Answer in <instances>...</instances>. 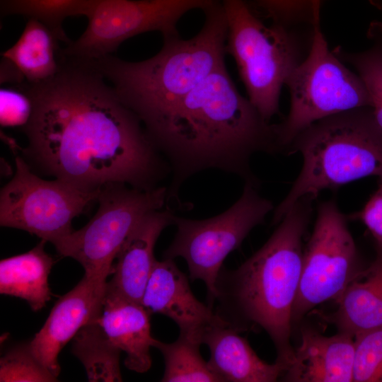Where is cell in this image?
Instances as JSON below:
<instances>
[{"label": "cell", "mask_w": 382, "mask_h": 382, "mask_svg": "<svg viewBox=\"0 0 382 382\" xmlns=\"http://www.w3.org/2000/svg\"><path fill=\"white\" fill-rule=\"evenodd\" d=\"M63 57L51 79L18 85L33 104L25 154L45 173L86 190L158 187L170 166L140 120L91 65Z\"/></svg>", "instance_id": "6da1fadb"}, {"label": "cell", "mask_w": 382, "mask_h": 382, "mask_svg": "<svg viewBox=\"0 0 382 382\" xmlns=\"http://www.w3.org/2000/svg\"><path fill=\"white\" fill-rule=\"evenodd\" d=\"M145 127L173 172L166 202L178 200L183 183L208 169L236 175L258 188L251 158L280 153L274 125L239 93L226 65Z\"/></svg>", "instance_id": "7a4b0ae2"}, {"label": "cell", "mask_w": 382, "mask_h": 382, "mask_svg": "<svg viewBox=\"0 0 382 382\" xmlns=\"http://www.w3.org/2000/svg\"><path fill=\"white\" fill-rule=\"evenodd\" d=\"M313 201L310 197L299 199L265 243L238 268L222 267L216 282L214 314L240 332L265 330L275 347L276 361L287 366L294 353L290 342L292 311Z\"/></svg>", "instance_id": "3957f363"}, {"label": "cell", "mask_w": 382, "mask_h": 382, "mask_svg": "<svg viewBox=\"0 0 382 382\" xmlns=\"http://www.w3.org/2000/svg\"><path fill=\"white\" fill-rule=\"evenodd\" d=\"M204 24L194 37H164L150 59L127 62L110 54L84 60L112 83L123 104L145 127L226 65L227 21L220 0L203 11Z\"/></svg>", "instance_id": "277c9868"}, {"label": "cell", "mask_w": 382, "mask_h": 382, "mask_svg": "<svg viewBox=\"0 0 382 382\" xmlns=\"http://www.w3.org/2000/svg\"><path fill=\"white\" fill-rule=\"evenodd\" d=\"M299 153L301 170L284 199L274 209L278 224L301 198L313 200L324 190H335L369 176L382 181V133L371 107L318 120L300 132L285 150Z\"/></svg>", "instance_id": "5b68a950"}, {"label": "cell", "mask_w": 382, "mask_h": 382, "mask_svg": "<svg viewBox=\"0 0 382 382\" xmlns=\"http://www.w3.org/2000/svg\"><path fill=\"white\" fill-rule=\"evenodd\" d=\"M227 21L226 50L236 62L248 99L270 122L279 112L282 88L300 62L286 27L266 25L245 0H220Z\"/></svg>", "instance_id": "8992f818"}, {"label": "cell", "mask_w": 382, "mask_h": 382, "mask_svg": "<svg viewBox=\"0 0 382 382\" xmlns=\"http://www.w3.org/2000/svg\"><path fill=\"white\" fill-rule=\"evenodd\" d=\"M285 85L290 93L289 112L282 123L274 125L280 153L284 154L292 140L314 122L371 106L362 79L329 49L319 21L313 24L308 55L293 69Z\"/></svg>", "instance_id": "52a82bcc"}, {"label": "cell", "mask_w": 382, "mask_h": 382, "mask_svg": "<svg viewBox=\"0 0 382 382\" xmlns=\"http://www.w3.org/2000/svg\"><path fill=\"white\" fill-rule=\"evenodd\" d=\"M257 189L245 183L240 198L227 210L212 218L193 220L174 215L177 231L163 252V258L185 259L190 279L205 284L207 305L212 308L224 260L274 209L272 202L261 197Z\"/></svg>", "instance_id": "ba28073f"}, {"label": "cell", "mask_w": 382, "mask_h": 382, "mask_svg": "<svg viewBox=\"0 0 382 382\" xmlns=\"http://www.w3.org/2000/svg\"><path fill=\"white\" fill-rule=\"evenodd\" d=\"M167 194L162 186L149 190L121 183L103 187L95 215L56 245L57 253L78 261L86 276L107 279L127 237L144 216L162 209Z\"/></svg>", "instance_id": "9c48e42d"}, {"label": "cell", "mask_w": 382, "mask_h": 382, "mask_svg": "<svg viewBox=\"0 0 382 382\" xmlns=\"http://www.w3.org/2000/svg\"><path fill=\"white\" fill-rule=\"evenodd\" d=\"M16 171L0 193V224L34 234L54 246L71 234L73 219L100 190L89 191L59 179L47 180L25 161L15 158Z\"/></svg>", "instance_id": "30bf717a"}, {"label": "cell", "mask_w": 382, "mask_h": 382, "mask_svg": "<svg viewBox=\"0 0 382 382\" xmlns=\"http://www.w3.org/2000/svg\"><path fill=\"white\" fill-rule=\"evenodd\" d=\"M347 220L335 200L319 204L313 229L303 250L292 325L317 306L336 301L366 268Z\"/></svg>", "instance_id": "8fae6325"}, {"label": "cell", "mask_w": 382, "mask_h": 382, "mask_svg": "<svg viewBox=\"0 0 382 382\" xmlns=\"http://www.w3.org/2000/svg\"><path fill=\"white\" fill-rule=\"evenodd\" d=\"M216 0H90L83 15L87 27L68 43L62 55L96 59L110 54L125 40L137 35L160 32L163 37L179 35L180 19L193 9L204 11Z\"/></svg>", "instance_id": "7c38bea8"}, {"label": "cell", "mask_w": 382, "mask_h": 382, "mask_svg": "<svg viewBox=\"0 0 382 382\" xmlns=\"http://www.w3.org/2000/svg\"><path fill=\"white\" fill-rule=\"evenodd\" d=\"M106 289V279L84 274L56 302L42 328L28 343L34 357L56 377L60 373L59 354L83 326L101 316Z\"/></svg>", "instance_id": "4fadbf2b"}, {"label": "cell", "mask_w": 382, "mask_h": 382, "mask_svg": "<svg viewBox=\"0 0 382 382\" xmlns=\"http://www.w3.org/2000/svg\"><path fill=\"white\" fill-rule=\"evenodd\" d=\"M141 304L151 314L170 318L178 326L179 334L201 344L202 333L214 317L213 308L195 297L187 276L173 259L156 260Z\"/></svg>", "instance_id": "5bb4252c"}, {"label": "cell", "mask_w": 382, "mask_h": 382, "mask_svg": "<svg viewBox=\"0 0 382 382\" xmlns=\"http://www.w3.org/2000/svg\"><path fill=\"white\" fill-rule=\"evenodd\" d=\"M169 209L149 212L134 226L124 241L113 265L108 287L118 294L141 303L143 294L156 259L154 250L162 231L173 225Z\"/></svg>", "instance_id": "9a60e30c"}, {"label": "cell", "mask_w": 382, "mask_h": 382, "mask_svg": "<svg viewBox=\"0 0 382 382\" xmlns=\"http://www.w3.org/2000/svg\"><path fill=\"white\" fill-rule=\"evenodd\" d=\"M354 349V338L346 333L328 337L303 329L301 344L283 378L294 382H352Z\"/></svg>", "instance_id": "2e32d148"}, {"label": "cell", "mask_w": 382, "mask_h": 382, "mask_svg": "<svg viewBox=\"0 0 382 382\" xmlns=\"http://www.w3.org/2000/svg\"><path fill=\"white\" fill-rule=\"evenodd\" d=\"M240 332L224 324L215 314L205 328L202 344L210 352L208 363L221 378L230 382H274L285 372L287 366L276 361L262 360Z\"/></svg>", "instance_id": "e0dca14e"}, {"label": "cell", "mask_w": 382, "mask_h": 382, "mask_svg": "<svg viewBox=\"0 0 382 382\" xmlns=\"http://www.w3.org/2000/svg\"><path fill=\"white\" fill-rule=\"evenodd\" d=\"M151 313L140 303L108 286L98 321L110 341L126 354L125 366L143 374L151 366L150 349L156 339L151 332Z\"/></svg>", "instance_id": "ac0fdd59"}, {"label": "cell", "mask_w": 382, "mask_h": 382, "mask_svg": "<svg viewBox=\"0 0 382 382\" xmlns=\"http://www.w3.org/2000/svg\"><path fill=\"white\" fill-rule=\"evenodd\" d=\"M337 308L326 320L354 338L382 328V252L352 280L335 301Z\"/></svg>", "instance_id": "d6986e66"}, {"label": "cell", "mask_w": 382, "mask_h": 382, "mask_svg": "<svg viewBox=\"0 0 382 382\" xmlns=\"http://www.w3.org/2000/svg\"><path fill=\"white\" fill-rule=\"evenodd\" d=\"M46 241L29 251L0 262V293L26 301L33 311L42 309L51 299L49 274L53 258L45 250Z\"/></svg>", "instance_id": "ffe728a7"}, {"label": "cell", "mask_w": 382, "mask_h": 382, "mask_svg": "<svg viewBox=\"0 0 382 382\" xmlns=\"http://www.w3.org/2000/svg\"><path fill=\"white\" fill-rule=\"evenodd\" d=\"M59 40L45 23L29 18L19 39L1 55L18 69L25 82L43 83L55 76L61 69V62L56 58Z\"/></svg>", "instance_id": "44dd1931"}, {"label": "cell", "mask_w": 382, "mask_h": 382, "mask_svg": "<svg viewBox=\"0 0 382 382\" xmlns=\"http://www.w3.org/2000/svg\"><path fill=\"white\" fill-rule=\"evenodd\" d=\"M98 318L79 330L73 338L72 352L83 364L89 381H122L121 351L110 341Z\"/></svg>", "instance_id": "7402d4cb"}, {"label": "cell", "mask_w": 382, "mask_h": 382, "mask_svg": "<svg viewBox=\"0 0 382 382\" xmlns=\"http://www.w3.org/2000/svg\"><path fill=\"white\" fill-rule=\"evenodd\" d=\"M202 344L179 334L176 340L165 343L156 340L153 347L162 354L165 370L163 382H221V378L211 369L202 357Z\"/></svg>", "instance_id": "603a6c76"}, {"label": "cell", "mask_w": 382, "mask_h": 382, "mask_svg": "<svg viewBox=\"0 0 382 382\" xmlns=\"http://www.w3.org/2000/svg\"><path fill=\"white\" fill-rule=\"evenodd\" d=\"M371 45L356 53L337 49V55L350 63L357 70L369 92L375 121L382 133V23L374 22L369 29Z\"/></svg>", "instance_id": "cb8c5ba5"}, {"label": "cell", "mask_w": 382, "mask_h": 382, "mask_svg": "<svg viewBox=\"0 0 382 382\" xmlns=\"http://www.w3.org/2000/svg\"><path fill=\"white\" fill-rule=\"evenodd\" d=\"M90 0H1V13L19 14L47 25L59 40L69 43L62 29L65 18L83 16Z\"/></svg>", "instance_id": "d4e9b609"}, {"label": "cell", "mask_w": 382, "mask_h": 382, "mask_svg": "<svg viewBox=\"0 0 382 382\" xmlns=\"http://www.w3.org/2000/svg\"><path fill=\"white\" fill-rule=\"evenodd\" d=\"M57 379V377L34 357L28 344L16 346L1 357V382H50Z\"/></svg>", "instance_id": "484cf974"}, {"label": "cell", "mask_w": 382, "mask_h": 382, "mask_svg": "<svg viewBox=\"0 0 382 382\" xmlns=\"http://www.w3.org/2000/svg\"><path fill=\"white\" fill-rule=\"evenodd\" d=\"M353 381L382 382V328L354 337Z\"/></svg>", "instance_id": "4316f807"}, {"label": "cell", "mask_w": 382, "mask_h": 382, "mask_svg": "<svg viewBox=\"0 0 382 382\" xmlns=\"http://www.w3.org/2000/svg\"><path fill=\"white\" fill-rule=\"evenodd\" d=\"M274 23L286 25L301 18H308L312 24L319 21L321 0H255Z\"/></svg>", "instance_id": "83f0119b"}, {"label": "cell", "mask_w": 382, "mask_h": 382, "mask_svg": "<svg viewBox=\"0 0 382 382\" xmlns=\"http://www.w3.org/2000/svg\"><path fill=\"white\" fill-rule=\"evenodd\" d=\"M33 104L28 93L20 86L0 91V123L3 127H25L29 122Z\"/></svg>", "instance_id": "f1b7e54d"}, {"label": "cell", "mask_w": 382, "mask_h": 382, "mask_svg": "<svg viewBox=\"0 0 382 382\" xmlns=\"http://www.w3.org/2000/svg\"><path fill=\"white\" fill-rule=\"evenodd\" d=\"M347 218L362 222L374 239L376 251L382 252V181L364 207Z\"/></svg>", "instance_id": "f546056e"}]
</instances>
